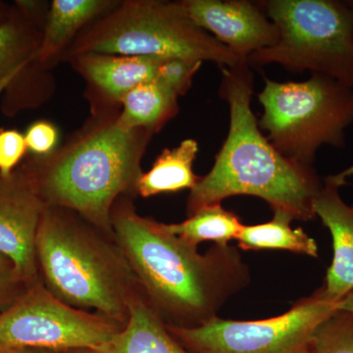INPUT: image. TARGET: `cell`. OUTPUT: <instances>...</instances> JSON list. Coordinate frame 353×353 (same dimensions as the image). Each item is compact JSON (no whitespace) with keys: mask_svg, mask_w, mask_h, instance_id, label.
Returning a JSON list of instances; mask_svg holds the SVG:
<instances>
[{"mask_svg":"<svg viewBox=\"0 0 353 353\" xmlns=\"http://www.w3.org/2000/svg\"><path fill=\"white\" fill-rule=\"evenodd\" d=\"M199 145L192 139H185L176 148L165 150L150 171L143 173L137 183V194L150 197L167 192L192 190L199 181L192 165Z\"/></svg>","mask_w":353,"mask_h":353,"instance_id":"cell-16","label":"cell"},{"mask_svg":"<svg viewBox=\"0 0 353 353\" xmlns=\"http://www.w3.org/2000/svg\"><path fill=\"white\" fill-rule=\"evenodd\" d=\"M92 350L97 353H189L170 333L143 292L130 303L129 319L125 326Z\"/></svg>","mask_w":353,"mask_h":353,"instance_id":"cell-13","label":"cell"},{"mask_svg":"<svg viewBox=\"0 0 353 353\" xmlns=\"http://www.w3.org/2000/svg\"><path fill=\"white\" fill-rule=\"evenodd\" d=\"M338 309L353 313V290L339 301Z\"/></svg>","mask_w":353,"mask_h":353,"instance_id":"cell-29","label":"cell"},{"mask_svg":"<svg viewBox=\"0 0 353 353\" xmlns=\"http://www.w3.org/2000/svg\"><path fill=\"white\" fill-rule=\"evenodd\" d=\"M288 213L274 211L272 220L262 224L243 225L239 246L243 250H287L310 257L318 256V245L301 228L292 229L294 221Z\"/></svg>","mask_w":353,"mask_h":353,"instance_id":"cell-18","label":"cell"},{"mask_svg":"<svg viewBox=\"0 0 353 353\" xmlns=\"http://www.w3.org/2000/svg\"><path fill=\"white\" fill-rule=\"evenodd\" d=\"M162 225L169 233L194 246L203 241L229 245L230 241L238 239L243 227L239 216L226 210L221 203L202 208L183 222Z\"/></svg>","mask_w":353,"mask_h":353,"instance_id":"cell-19","label":"cell"},{"mask_svg":"<svg viewBox=\"0 0 353 353\" xmlns=\"http://www.w3.org/2000/svg\"><path fill=\"white\" fill-rule=\"evenodd\" d=\"M123 327L101 313L62 303L41 283L26 290L0 313V350L23 347L60 352L94 350Z\"/></svg>","mask_w":353,"mask_h":353,"instance_id":"cell-9","label":"cell"},{"mask_svg":"<svg viewBox=\"0 0 353 353\" xmlns=\"http://www.w3.org/2000/svg\"><path fill=\"white\" fill-rule=\"evenodd\" d=\"M178 97L157 81L141 83L122 97L116 121L124 129L157 131L178 112Z\"/></svg>","mask_w":353,"mask_h":353,"instance_id":"cell-17","label":"cell"},{"mask_svg":"<svg viewBox=\"0 0 353 353\" xmlns=\"http://www.w3.org/2000/svg\"><path fill=\"white\" fill-rule=\"evenodd\" d=\"M17 8L7 6L4 2L0 1V24L8 22L18 15Z\"/></svg>","mask_w":353,"mask_h":353,"instance_id":"cell-27","label":"cell"},{"mask_svg":"<svg viewBox=\"0 0 353 353\" xmlns=\"http://www.w3.org/2000/svg\"><path fill=\"white\" fill-rule=\"evenodd\" d=\"M25 136L16 130L0 131V176H9L27 152Z\"/></svg>","mask_w":353,"mask_h":353,"instance_id":"cell-23","label":"cell"},{"mask_svg":"<svg viewBox=\"0 0 353 353\" xmlns=\"http://www.w3.org/2000/svg\"><path fill=\"white\" fill-rule=\"evenodd\" d=\"M46 208L27 164L0 176V254L13 262L29 289L41 283L36 241Z\"/></svg>","mask_w":353,"mask_h":353,"instance_id":"cell-10","label":"cell"},{"mask_svg":"<svg viewBox=\"0 0 353 353\" xmlns=\"http://www.w3.org/2000/svg\"><path fill=\"white\" fill-rule=\"evenodd\" d=\"M112 6L103 0H54L46 17L32 62L44 64L57 57L79 30Z\"/></svg>","mask_w":353,"mask_h":353,"instance_id":"cell-15","label":"cell"},{"mask_svg":"<svg viewBox=\"0 0 353 353\" xmlns=\"http://www.w3.org/2000/svg\"><path fill=\"white\" fill-rule=\"evenodd\" d=\"M347 179L340 173L326 176L313 202L315 217H319L333 240L334 257L321 290L329 301L339 303L353 290V202L345 203L340 190Z\"/></svg>","mask_w":353,"mask_h":353,"instance_id":"cell-12","label":"cell"},{"mask_svg":"<svg viewBox=\"0 0 353 353\" xmlns=\"http://www.w3.org/2000/svg\"><path fill=\"white\" fill-rule=\"evenodd\" d=\"M36 257L41 282L53 296L125 326L141 290L113 236L69 209L46 205Z\"/></svg>","mask_w":353,"mask_h":353,"instance_id":"cell-3","label":"cell"},{"mask_svg":"<svg viewBox=\"0 0 353 353\" xmlns=\"http://www.w3.org/2000/svg\"><path fill=\"white\" fill-rule=\"evenodd\" d=\"M259 6L277 28L279 39L248 58L250 68L278 64L353 88V1L267 0Z\"/></svg>","mask_w":353,"mask_h":353,"instance_id":"cell-6","label":"cell"},{"mask_svg":"<svg viewBox=\"0 0 353 353\" xmlns=\"http://www.w3.org/2000/svg\"><path fill=\"white\" fill-rule=\"evenodd\" d=\"M29 289L10 259L0 254V313Z\"/></svg>","mask_w":353,"mask_h":353,"instance_id":"cell-24","label":"cell"},{"mask_svg":"<svg viewBox=\"0 0 353 353\" xmlns=\"http://www.w3.org/2000/svg\"><path fill=\"white\" fill-rule=\"evenodd\" d=\"M221 71L219 94L229 106V132L212 168L190 190L188 215L228 197L250 196L294 220H312L313 202L323 185L314 167L288 159L262 134L252 109L253 75L248 62Z\"/></svg>","mask_w":353,"mask_h":353,"instance_id":"cell-2","label":"cell"},{"mask_svg":"<svg viewBox=\"0 0 353 353\" xmlns=\"http://www.w3.org/2000/svg\"><path fill=\"white\" fill-rule=\"evenodd\" d=\"M3 353H65L60 350H46V348H12V350H3Z\"/></svg>","mask_w":353,"mask_h":353,"instance_id":"cell-28","label":"cell"},{"mask_svg":"<svg viewBox=\"0 0 353 353\" xmlns=\"http://www.w3.org/2000/svg\"><path fill=\"white\" fill-rule=\"evenodd\" d=\"M65 353H97L94 350H88V348H82V350H72L64 352Z\"/></svg>","mask_w":353,"mask_h":353,"instance_id":"cell-31","label":"cell"},{"mask_svg":"<svg viewBox=\"0 0 353 353\" xmlns=\"http://www.w3.org/2000/svg\"><path fill=\"white\" fill-rule=\"evenodd\" d=\"M308 353H353V313L336 309L316 328Z\"/></svg>","mask_w":353,"mask_h":353,"instance_id":"cell-21","label":"cell"},{"mask_svg":"<svg viewBox=\"0 0 353 353\" xmlns=\"http://www.w3.org/2000/svg\"><path fill=\"white\" fill-rule=\"evenodd\" d=\"M78 66L88 80L108 97L119 101L141 83L157 78L164 58L85 53L75 57Z\"/></svg>","mask_w":353,"mask_h":353,"instance_id":"cell-14","label":"cell"},{"mask_svg":"<svg viewBox=\"0 0 353 353\" xmlns=\"http://www.w3.org/2000/svg\"><path fill=\"white\" fill-rule=\"evenodd\" d=\"M338 309L321 290L284 314L234 321L215 317L197 327L167 326L189 353H308L316 328Z\"/></svg>","mask_w":353,"mask_h":353,"instance_id":"cell-8","label":"cell"},{"mask_svg":"<svg viewBox=\"0 0 353 353\" xmlns=\"http://www.w3.org/2000/svg\"><path fill=\"white\" fill-rule=\"evenodd\" d=\"M152 132L127 130L117 121L79 137L59 152L25 162L46 205L69 209L114 236L111 213L137 192L141 159Z\"/></svg>","mask_w":353,"mask_h":353,"instance_id":"cell-4","label":"cell"},{"mask_svg":"<svg viewBox=\"0 0 353 353\" xmlns=\"http://www.w3.org/2000/svg\"><path fill=\"white\" fill-rule=\"evenodd\" d=\"M201 64L202 62L181 58H167L159 64L155 81L180 97L190 90L192 78L201 68Z\"/></svg>","mask_w":353,"mask_h":353,"instance_id":"cell-22","label":"cell"},{"mask_svg":"<svg viewBox=\"0 0 353 353\" xmlns=\"http://www.w3.org/2000/svg\"><path fill=\"white\" fill-rule=\"evenodd\" d=\"M264 81L259 125L281 154L313 167L321 146H345V130L353 123V88L320 74L303 82Z\"/></svg>","mask_w":353,"mask_h":353,"instance_id":"cell-7","label":"cell"},{"mask_svg":"<svg viewBox=\"0 0 353 353\" xmlns=\"http://www.w3.org/2000/svg\"><path fill=\"white\" fill-rule=\"evenodd\" d=\"M85 53L209 61L220 68L245 63L224 44L197 27L179 2H123L74 41L71 54Z\"/></svg>","mask_w":353,"mask_h":353,"instance_id":"cell-5","label":"cell"},{"mask_svg":"<svg viewBox=\"0 0 353 353\" xmlns=\"http://www.w3.org/2000/svg\"><path fill=\"white\" fill-rule=\"evenodd\" d=\"M0 353H3V352H2V350H0Z\"/></svg>","mask_w":353,"mask_h":353,"instance_id":"cell-32","label":"cell"},{"mask_svg":"<svg viewBox=\"0 0 353 353\" xmlns=\"http://www.w3.org/2000/svg\"><path fill=\"white\" fill-rule=\"evenodd\" d=\"M28 67L29 66L21 67V68L15 70V71L8 74V75L4 77V78L0 79V94H1L7 88L10 87L14 83V81L19 78V76L22 75L23 72H24Z\"/></svg>","mask_w":353,"mask_h":353,"instance_id":"cell-26","label":"cell"},{"mask_svg":"<svg viewBox=\"0 0 353 353\" xmlns=\"http://www.w3.org/2000/svg\"><path fill=\"white\" fill-rule=\"evenodd\" d=\"M41 37L34 25L20 13L0 24V79L32 63Z\"/></svg>","mask_w":353,"mask_h":353,"instance_id":"cell-20","label":"cell"},{"mask_svg":"<svg viewBox=\"0 0 353 353\" xmlns=\"http://www.w3.org/2000/svg\"><path fill=\"white\" fill-rule=\"evenodd\" d=\"M341 175L343 176V178L347 179L348 176L353 175V164L352 166L348 167L347 169H345V170L341 172Z\"/></svg>","mask_w":353,"mask_h":353,"instance_id":"cell-30","label":"cell"},{"mask_svg":"<svg viewBox=\"0 0 353 353\" xmlns=\"http://www.w3.org/2000/svg\"><path fill=\"white\" fill-rule=\"evenodd\" d=\"M192 22L243 60L277 43L279 32L259 4L246 0H183Z\"/></svg>","mask_w":353,"mask_h":353,"instance_id":"cell-11","label":"cell"},{"mask_svg":"<svg viewBox=\"0 0 353 353\" xmlns=\"http://www.w3.org/2000/svg\"><path fill=\"white\" fill-rule=\"evenodd\" d=\"M111 226L141 292L167 326L210 321L252 280L234 246L214 245L201 254L162 223L139 215L125 197L113 208Z\"/></svg>","mask_w":353,"mask_h":353,"instance_id":"cell-1","label":"cell"},{"mask_svg":"<svg viewBox=\"0 0 353 353\" xmlns=\"http://www.w3.org/2000/svg\"><path fill=\"white\" fill-rule=\"evenodd\" d=\"M25 141L28 150L36 157L51 154L58 141L57 128L46 121H37L28 128Z\"/></svg>","mask_w":353,"mask_h":353,"instance_id":"cell-25","label":"cell"}]
</instances>
